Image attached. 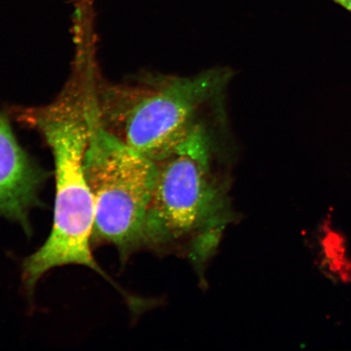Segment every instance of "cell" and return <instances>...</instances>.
<instances>
[{
	"instance_id": "277c9868",
	"label": "cell",
	"mask_w": 351,
	"mask_h": 351,
	"mask_svg": "<svg viewBox=\"0 0 351 351\" xmlns=\"http://www.w3.org/2000/svg\"><path fill=\"white\" fill-rule=\"evenodd\" d=\"M155 162V183L145 245L182 243L210 232L221 221L223 195L213 169L212 145L204 125Z\"/></svg>"
},
{
	"instance_id": "3957f363",
	"label": "cell",
	"mask_w": 351,
	"mask_h": 351,
	"mask_svg": "<svg viewBox=\"0 0 351 351\" xmlns=\"http://www.w3.org/2000/svg\"><path fill=\"white\" fill-rule=\"evenodd\" d=\"M228 79L227 72L214 69L149 87L110 90L98 102L100 120L126 146L156 161L201 125L202 110Z\"/></svg>"
},
{
	"instance_id": "8992f818",
	"label": "cell",
	"mask_w": 351,
	"mask_h": 351,
	"mask_svg": "<svg viewBox=\"0 0 351 351\" xmlns=\"http://www.w3.org/2000/svg\"><path fill=\"white\" fill-rule=\"evenodd\" d=\"M333 1L339 3V5L351 12V0H333Z\"/></svg>"
},
{
	"instance_id": "7a4b0ae2",
	"label": "cell",
	"mask_w": 351,
	"mask_h": 351,
	"mask_svg": "<svg viewBox=\"0 0 351 351\" xmlns=\"http://www.w3.org/2000/svg\"><path fill=\"white\" fill-rule=\"evenodd\" d=\"M85 173L95 204L93 247L112 245L125 261L145 245L155 162L126 146L104 126L97 99L89 110Z\"/></svg>"
},
{
	"instance_id": "5b68a950",
	"label": "cell",
	"mask_w": 351,
	"mask_h": 351,
	"mask_svg": "<svg viewBox=\"0 0 351 351\" xmlns=\"http://www.w3.org/2000/svg\"><path fill=\"white\" fill-rule=\"evenodd\" d=\"M43 176L22 150L6 118L0 117V217L32 234L30 213L40 207Z\"/></svg>"
},
{
	"instance_id": "6da1fadb",
	"label": "cell",
	"mask_w": 351,
	"mask_h": 351,
	"mask_svg": "<svg viewBox=\"0 0 351 351\" xmlns=\"http://www.w3.org/2000/svg\"><path fill=\"white\" fill-rule=\"evenodd\" d=\"M37 126L54 157V217L48 238L22 263L25 291L32 295L44 276L67 265L89 267L116 285L92 252L95 204L84 166L89 122L81 110L60 107L44 113Z\"/></svg>"
}]
</instances>
